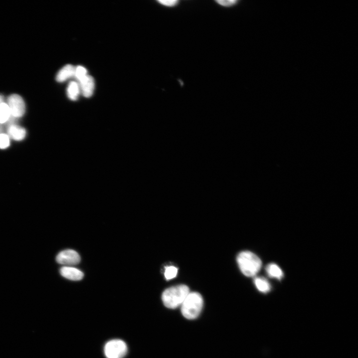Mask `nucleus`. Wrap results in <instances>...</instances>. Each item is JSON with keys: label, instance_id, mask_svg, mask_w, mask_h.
<instances>
[{"label": "nucleus", "instance_id": "nucleus-1", "mask_svg": "<svg viewBox=\"0 0 358 358\" xmlns=\"http://www.w3.org/2000/svg\"><path fill=\"white\" fill-rule=\"evenodd\" d=\"M189 293L187 286L178 285L166 289L162 294V299L166 307L175 309L181 305Z\"/></svg>", "mask_w": 358, "mask_h": 358}, {"label": "nucleus", "instance_id": "nucleus-2", "mask_svg": "<svg viewBox=\"0 0 358 358\" xmlns=\"http://www.w3.org/2000/svg\"><path fill=\"white\" fill-rule=\"evenodd\" d=\"M237 261L242 273L249 277L256 275L262 267L260 259L248 251L240 253L237 257Z\"/></svg>", "mask_w": 358, "mask_h": 358}, {"label": "nucleus", "instance_id": "nucleus-3", "mask_svg": "<svg viewBox=\"0 0 358 358\" xmlns=\"http://www.w3.org/2000/svg\"><path fill=\"white\" fill-rule=\"evenodd\" d=\"M203 301L198 292H189L181 305V312L186 319H194L200 314Z\"/></svg>", "mask_w": 358, "mask_h": 358}, {"label": "nucleus", "instance_id": "nucleus-4", "mask_svg": "<svg viewBox=\"0 0 358 358\" xmlns=\"http://www.w3.org/2000/svg\"><path fill=\"white\" fill-rule=\"evenodd\" d=\"M126 343L119 339H113L107 342L104 347V353L106 358H123L127 354Z\"/></svg>", "mask_w": 358, "mask_h": 358}, {"label": "nucleus", "instance_id": "nucleus-5", "mask_svg": "<svg viewBox=\"0 0 358 358\" xmlns=\"http://www.w3.org/2000/svg\"><path fill=\"white\" fill-rule=\"evenodd\" d=\"M11 115L16 118L22 117L25 111V105L22 98L17 94H12L7 100Z\"/></svg>", "mask_w": 358, "mask_h": 358}, {"label": "nucleus", "instance_id": "nucleus-6", "mask_svg": "<svg viewBox=\"0 0 358 358\" xmlns=\"http://www.w3.org/2000/svg\"><path fill=\"white\" fill-rule=\"evenodd\" d=\"M56 259L59 264L66 266L77 265L81 260L79 254L76 251L71 249L60 252Z\"/></svg>", "mask_w": 358, "mask_h": 358}, {"label": "nucleus", "instance_id": "nucleus-7", "mask_svg": "<svg viewBox=\"0 0 358 358\" xmlns=\"http://www.w3.org/2000/svg\"><path fill=\"white\" fill-rule=\"evenodd\" d=\"M77 82L80 87V92L84 96L90 97L92 95L94 89V81L91 76L88 75Z\"/></svg>", "mask_w": 358, "mask_h": 358}, {"label": "nucleus", "instance_id": "nucleus-8", "mask_svg": "<svg viewBox=\"0 0 358 358\" xmlns=\"http://www.w3.org/2000/svg\"><path fill=\"white\" fill-rule=\"evenodd\" d=\"M60 272L63 277L74 281L80 280L84 276V273L80 270L69 266L61 268Z\"/></svg>", "mask_w": 358, "mask_h": 358}, {"label": "nucleus", "instance_id": "nucleus-9", "mask_svg": "<svg viewBox=\"0 0 358 358\" xmlns=\"http://www.w3.org/2000/svg\"><path fill=\"white\" fill-rule=\"evenodd\" d=\"M7 133L9 138L16 141H20L25 138L26 132L24 128L14 124L7 127Z\"/></svg>", "mask_w": 358, "mask_h": 358}, {"label": "nucleus", "instance_id": "nucleus-10", "mask_svg": "<svg viewBox=\"0 0 358 358\" xmlns=\"http://www.w3.org/2000/svg\"><path fill=\"white\" fill-rule=\"evenodd\" d=\"M74 70L75 67L72 65L70 64L66 65L63 67L57 74L56 81L61 83L74 77Z\"/></svg>", "mask_w": 358, "mask_h": 358}, {"label": "nucleus", "instance_id": "nucleus-11", "mask_svg": "<svg viewBox=\"0 0 358 358\" xmlns=\"http://www.w3.org/2000/svg\"><path fill=\"white\" fill-rule=\"evenodd\" d=\"M80 92V87L77 82L72 81L69 84L67 93L69 99L76 100L78 99Z\"/></svg>", "mask_w": 358, "mask_h": 358}, {"label": "nucleus", "instance_id": "nucleus-12", "mask_svg": "<svg viewBox=\"0 0 358 358\" xmlns=\"http://www.w3.org/2000/svg\"><path fill=\"white\" fill-rule=\"evenodd\" d=\"M266 271L272 277L280 279L283 277V272L280 268L273 263L269 264L266 267Z\"/></svg>", "mask_w": 358, "mask_h": 358}, {"label": "nucleus", "instance_id": "nucleus-13", "mask_svg": "<svg viewBox=\"0 0 358 358\" xmlns=\"http://www.w3.org/2000/svg\"><path fill=\"white\" fill-rule=\"evenodd\" d=\"M255 284L258 289L263 293H267L270 289V285L264 277H259L255 279Z\"/></svg>", "mask_w": 358, "mask_h": 358}, {"label": "nucleus", "instance_id": "nucleus-14", "mask_svg": "<svg viewBox=\"0 0 358 358\" xmlns=\"http://www.w3.org/2000/svg\"><path fill=\"white\" fill-rule=\"evenodd\" d=\"M11 115L9 108L6 103L0 105V124L5 123Z\"/></svg>", "mask_w": 358, "mask_h": 358}, {"label": "nucleus", "instance_id": "nucleus-15", "mask_svg": "<svg viewBox=\"0 0 358 358\" xmlns=\"http://www.w3.org/2000/svg\"><path fill=\"white\" fill-rule=\"evenodd\" d=\"M88 75L87 69L81 66H78L75 67L74 77L77 80L80 81Z\"/></svg>", "mask_w": 358, "mask_h": 358}, {"label": "nucleus", "instance_id": "nucleus-16", "mask_svg": "<svg viewBox=\"0 0 358 358\" xmlns=\"http://www.w3.org/2000/svg\"><path fill=\"white\" fill-rule=\"evenodd\" d=\"M178 272V269L174 266L166 268L165 276L167 279H171L175 277Z\"/></svg>", "mask_w": 358, "mask_h": 358}, {"label": "nucleus", "instance_id": "nucleus-17", "mask_svg": "<svg viewBox=\"0 0 358 358\" xmlns=\"http://www.w3.org/2000/svg\"><path fill=\"white\" fill-rule=\"evenodd\" d=\"M10 140L8 136L4 133L0 134V149H4L9 147Z\"/></svg>", "mask_w": 358, "mask_h": 358}, {"label": "nucleus", "instance_id": "nucleus-18", "mask_svg": "<svg viewBox=\"0 0 358 358\" xmlns=\"http://www.w3.org/2000/svg\"><path fill=\"white\" fill-rule=\"evenodd\" d=\"M215 2L224 7H231L236 5L238 1L237 0H215Z\"/></svg>", "mask_w": 358, "mask_h": 358}, {"label": "nucleus", "instance_id": "nucleus-19", "mask_svg": "<svg viewBox=\"0 0 358 358\" xmlns=\"http://www.w3.org/2000/svg\"><path fill=\"white\" fill-rule=\"evenodd\" d=\"M158 2L161 4L170 7L177 6L179 2L178 0H160Z\"/></svg>", "mask_w": 358, "mask_h": 358}, {"label": "nucleus", "instance_id": "nucleus-20", "mask_svg": "<svg viewBox=\"0 0 358 358\" xmlns=\"http://www.w3.org/2000/svg\"><path fill=\"white\" fill-rule=\"evenodd\" d=\"M3 100L4 99L3 96L0 94V105L4 102Z\"/></svg>", "mask_w": 358, "mask_h": 358}, {"label": "nucleus", "instance_id": "nucleus-21", "mask_svg": "<svg viewBox=\"0 0 358 358\" xmlns=\"http://www.w3.org/2000/svg\"><path fill=\"white\" fill-rule=\"evenodd\" d=\"M3 130V126L1 124H0V134L1 133H2Z\"/></svg>", "mask_w": 358, "mask_h": 358}]
</instances>
